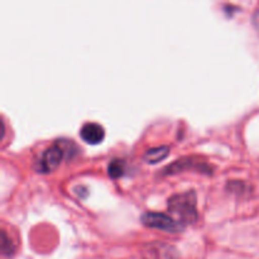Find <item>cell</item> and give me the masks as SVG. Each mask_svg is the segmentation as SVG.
<instances>
[{
    "label": "cell",
    "mask_w": 259,
    "mask_h": 259,
    "mask_svg": "<svg viewBox=\"0 0 259 259\" xmlns=\"http://www.w3.org/2000/svg\"><path fill=\"white\" fill-rule=\"evenodd\" d=\"M169 212L179 218L182 224H194L197 222V199L195 191L176 194L168 199Z\"/></svg>",
    "instance_id": "1"
},
{
    "label": "cell",
    "mask_w": 259,
    "mask_h": 259,
    "mask_svg": "<svg viewBox=\"0 0 259 259\" xmlns=\"http://www.w3.org/2000/svg\"><path fill=\"white\" fill-rule=\"evenodd\" d=\"M141 220L146 227L164 230V232L174 233V234L182 232L185 228L182 223H180L179 220H175L174 218L167 214H163V212L147 211L142 215Z\"/></svg>",
    "instance_id": "2"
},
{
    "label": "cell",
    "mask_w": 259,
    "mask_h": 259,
    "mask_svg": "<svg viewBox=\"0 0 259 259\" xmlns=\"http://www.w3.org/2000/svg\"><path fill=\"white\" fill-rule=\"evenodd\" d=\"M185 169H192V171H196L202 175H211L214 168L207 162L202 161L201 158H196V157H184V158L177 159L174 163L167 166L163 169V175H176L185 171Z\"/></svg>",
    "instance_id": "3"
},
{
    "label": "cell",
    "mask_w": 259,
    "mask_h": 259,
    "mask_svg": "<svg viewBox=\"0 0 259 259\" xmlns=\"http://www.w3.org/2000/svg\"><path fill=\"white\" fill-rule=\"evenodd\" d=\"M65 153L66 149L63 147V143H61V141H57L56 143H53L52 146L48 147L43 152L42 157H40L38 171L42 172V174H50V172L55 171L60 166Z\"/></svg>",
    "instance_id": "4"
},
{
    "label": "cell",
    "mask_w": 259,
    "mask_h": 259,
    "mask_svg": "<svg viewBox=\"0 0 259 259\" xmlns=\"http://www.w3.org/2000/svg\"><path fill=\"white\" fill-rule=\"evenodd\" d=\"M80 137L83 142L89 144H99L105 138V129L99 123L89 121L85 123L80 129Z\"/></svg>",
    "instance_id": "5"
},
{
    "label": "cell",
    "mask_w": 259,
    "mask_h": 259,
    "mask_svg": "<svg viewBox=\"0 0 259 259\" xmlns=\"http://www.w3.org/2000/svg\"><path fill=\"white\" fill-rule=\"evenodd\" d=\"M147 255L148 259H175L177 257V252L174 247L162 243V244L151 245Z\"/></svg>",
    "instance_id": "6"
},
{
    "label": "cell",
    "mask_w": 259,
    "mask_h": 259,
    "mask_svg": "<svg viewBox=\"0 0 259 259\" xmlns=\"http://www.w3.org/2000/svg\"><path fill=\"white\" fill-rule=\"evenodd\" d=\"M168 154H169V147L159 146V147H154V148H149L148 151L144 153L143 158L147 163L154 164L163 161Z\"/></svg>",
    "instance_id": "7"
},
{
    "label": "cell",
    "mask_w": 259,
    "mask_h": 259,
    "mask_svg": "<svg viewBox=\"0 0 259 259\" xmlns=\"http://www.w3.org/2000/svg\"><path fill=\"white\" fill-rule=\"evenodd\" d=\"M125 172V164L121 159L114 158L108 164V174L111 179H119Z\"/></svg>",
    "instance_id": "8"
},
{
    "label": "cell",
    "mask_w": 259,
    "mask_h": 259,
    "mask_svg": "<svg viewBox=\"0 0 259 259\" xmlns=\"http://www.w3.org/2000/svg\"><path fill=\"white\" fill-rule=\"evenodd\" d=\"M15 250V244L12 242L9 237H8V233L4 229L2 230V254L4 257L8 255H12Z\"/></svg>",
    "instance_id": "9"
},
{
    "label": "cell",
    "mask_w": 259,
    "mask_h": 259,
    "mask_svg": "<svg viewBox=\"0 0 259 259\" xmlns=\"http://www.w3.org/2000/svg\"><path fill=\"white\" fill-rule=\"evenodd\" d=\"M253 24H254V27L257 28L258 32H259V10L253 14Z\"/></svg>",
    "instance_id": "10"
}]
</instances>
